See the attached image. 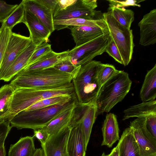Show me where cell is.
<instances>
[{
  "instance_id": "obj_1",
  "label": "cell",
  "mask_w": 156,
  "mask_h": 156,
  "mask_svg": "<svg viewBox=\"0 0 156 156\" xmlns=\"http://www.w3.org/2000/svg\"><path fill=\"white\" fill-rule=\"evenodd\" d=\"M74 94L73 83L53 89L20 88L15 89L10 110L4 118V122L10 123L18 113L24 110L36 103L47 98L60 95Z\"/></svg>"
},
{
  "instance_id": "obj_2",
  "label": "cell",
  "mask_w": 156,
  "mask_h": 156,
  "mask_svg": "<svg viewBox=\"0 0 156 156\" xmlns=\"http://www.w3.org/2000/svg\"><path fill=\"white\" fill-rule=\"evenodd\" d=\"M73 76L53 67L28 73H19L10 83L15 89L20 88L53 89L72 83Z\"/></svg>"
},
{
  "instance_id": "obj_3",
  "label": "cell",
  "mask_w": 156,
  "mask_h": 156,
  "mask_svg": "<svg viewBox=\"0 0 156 156\" xmlns=\"http://www.w3.org/2000/svg\"><path fill=\"white\" fill-rule=\"evenodd\" d=\"M132 82L128 73L118 71L101 87L96 100V116L109 112L124 98L129 91Z\"/></svg>"
},
{
  "instance_id": "obj_4",
  "label": "cell",
  "mask_w": 156,
  "mask_h": 156,
  "mask_svg": "<svg viewBox=\"0 0 156 156\" xmlns=\"http://www.w3.org/2000/svg\"><path fill=\"white\" fill-rule=\"evenodd\" d=\"M101 63L92 60L81 66L73 78L72 82L78 103L85 104L96 101L101 88L98 73Z\"/></svg>"
},
{
  "instance_id": "obj_5",
  "label": "cell",
  "mask_w": 156,
  "mask_h": 156,
  "mask_svg": "<svg viewBox=\"0 0 156 156\" xmlns=\"http://www.w3.org/2000/svg\"><path fill=\"white\" fill-rule=\"evenodd\" d=\"M69 102L33 110L22 111L11 120L10 125L18 129L27 128L34 130L42 128L60 114Z\"/></svg>"
},
{
  "instance_id": "obj_6",
  "label": "cell",
  "mask_w": 156,
  "mask_h": 156,
  "mask_svg": "<svg viewBox=\"0 0 156 156\" xmlns=\"http://www.w3.org/2000/svg\"><path fill=\"white\" fill-rule=\"evenodd\" d=\"M102 16L107 25L110 34L120 53L123 65L126 66L132 59L135 46L132 30L119 23L112 16L110 11L104 13Z\"/></svg>"
},
{
  "instance_id": "obj_7",
  "label": "cell",
  "mask_w": 156,
  "mask_h": 156,
  "mask_svg": "<svg viewBox=\"0 0 156 156\" xmlns=\"http://www.w3.org/2000/svg\"><path fill=\"white\" fill-rule=\"evenodd\" d=\"M112 37L110 33L102 35L70 50L69 56L75 66L79 67L105 51Z\"/></svg>"
},
{
  "instance_id": "obj_8",
  "label": "cell",
  "mask_w": 156,
  "mask_h": 156,
  "mask_svg": "<svg viewBox=\"0 0 156 156\" xmlns=\"http://www.w3.org/2000/svg\"><path fill=\"white\" fill-rule=\"evenodd\" d=\"M146 120L137 118L131 122L129 127L138 145L140 156H156V138L148 130Z\"/></svg>"
},
{
  "instance_id": "obj_9",
  "label": "cell",
  "mask_w": 156,
  "mask_h": 156,
  "mask_svg": "<svg viewBox=\"0 0 156 156\" xmlns=\"http://www.w3.org/2000/svg\"><path fill=\"white\" fill-rule=\"evenodd\" d=\"M98 6L96 0H77L74 4L66 9L54 12V20L74 18L93 20L98 12L95 10Z\"/></svg>"
},
{
  "instance_id": "obj_10",
  "label": "cell",
  "mask_w": 156,
  "mask_h": 156,
  "mask_svg": "<svg viewBox=\"0 0 156 156\" xmlns=\"http://www.w3.org/2000/svg\"><path fill=\"white\" fill-rule=\"evenodd\" d=\"M96 101L81 104L78 102L71 124H79L83 133L87 147L90 140L92 128L96 118L97 111Z\"/></svg>"
},
{
  "instance_id": "obj_11",
  "label": "cell",
  "mask_w": 156,
  "mask_h": 156,
  "mask_svg": "<svg viewBox=\"0 0 156 156\" xmlns=\"http://www.w3.org/2000/svg\"><path fill=\"white\" fill-rule=\"evenodd\" d=\"M31 41L30 37L12 33L0 68V80H2L12 64Z\"/></svg>"
},
{
  "instance_id": "obj_12",
  "label": "cell",
  "mask_w": 156,
  "mask_h": 156,
  "mask_svg": "<svg viewBox=\"0 0 156 156\" xmlns=\"http://www.w3.org/2000/svg\"><path fill=\"white\" fill-rule=\"evenodd\" d=\"M71 126L51 135L44 144L41 145L44 156H63L66 154L68 140Z\"/></svg>"
},
{
  "instance_id": "obj_13",
  "label": "cell",
  "mask_w": 156,
  "mask_h": 156,
  "mask_svg": "<svg viewBox=\"0 0 156 156\" xmlns=\"http://www.w3.org/2000/svg\"><path fill=\"white\" fill-rule=\"evenodd\" d=\"M71 35L78 47L102 35L109 33L106 22L95 27L89 26H69Z\"/></svg>"
},
{
  "instance_id": "obj_14",
  "label": "cell",
  "mask_w": 156,
  "mask_h": 156,
  "mask_svg": "<svg viewBox=\"0 0 156 156\" xmlns=\"http://www.w3.org/2000/svg\"><path fill=\"white\" fill-rule=\"evenodd\" d=\"M139 44L146 46L156 42V9H154L144 16L139 22Z\"/></svg>"
},
{
  "instance_id": "obj_15",
  "label": "cell",
  "mask_w": 156,
  "mask_h": 156,
  "mask_svg": "<svg viewBox=\"0 0 156 156\" xmlns=\"http://www.w3.org/2000/svg\"><path fill=\"white\" fill-rule=\"evenodd\" d=\"M23 23L28 28L29 37L33 43L37 45L43 41H47L51 33L33 14L25 10Z\"/></svg>"
},
{
  "instance_id": "obj_16",
  "label": "cell",
  "mask_w": 156,
  "mask_h": 156,
  "mask_svg": "<svg viewBox=\"0 0 156 156\" xmlns=\"http://www.w3.org/2000/svg\"><path fill=\"white\" fill-rule=\"evenodd\" d=\"M77 103L73 99L60 114L42 128L51 136L70 126Z\"/></svg>"
},
{
  "instance_id": "obj_17",
  "label": "cell",
  "mask_w": 156,
  "mask_h": 156,
  "mask_svg": "<svg viewBox=\"0 0 156 156\" xmlns=\"http://www.w3.org/2000/svg\"><path fill=\"white\" fill-rule=\"evenodd\" d=\"M25 10L35 16L51 33L55 30L52 11L39 0H23Z\"/></svg>"
},
{
  "instance_id": "obj_18",
  "label": "cell",
  "mask_w": 156,
  "mask_h": 156,
  "mask_svg": "<svg viewBox=\"0 0 156 156\" xmlns=\"http://www.w3.org/2000/svg\"><path fill=\"white\" fill-rule=\"evenodd\" d=\"M70 126L67 146V153L69 156H85L87 147L81 127L79 124Z\"/></svg>"
},
{
  "instance_id": "obj_19",
  "label": "cell",
  "mask_w": 156,
  "mask_h": 156,
  "mask_svg": "<svg viewBox=\"0 0 156 156\" xmlns=\"http://www.w3.org/2000/svg\"><path fill=\"white\" fill-rule=\"evenodd\" d=\"M70 50L57 53L52 50L42 56L32 64L27 66L19 73H28L53 67L67 57Z\"/></svg>"
},
{
  "instance_id": "obj_20",
  "label": "cell",
  "mask_w": 156,
  "mask_h": 156,
  "mask_svg": "<svg viewBox=\"0 0 156 156\" xmlns=\"http://www.w3.org/2000/svg\"><path fill=\"white\" fill-rule=\"evenodd\" d=\"M103 140L101 146L110 148L120 139L119 128L116 115L112 113L107 114L101 128Z\"/></svg>"
},
{
  "instance_id": "obj_21",
  "label": "cell",
  "mask_w": 156,
  "mask_h": 156,
  "mask_svg": "<svg viewBox=\"0 0 156 156\" xmlns=\"http://www.w3.org/2000/svg\"><path fill=\"white\" fill-rule=\"evenodd\" d=\"M37 45L32 41L17 57L10 66L2 80L8 82L27 65L29 60Z\"/></svg>"
},
{
  "instance_id": "obj_22",
  "label": "cell",
  "mask_w": 156,
  "mask_h": 156,
  "mask_svg": "<svg viewBox=\"0 0 156 156\" xmlns=\"http://www.w3.org/2000/svg\"><path fill=\"white\" fill-rule=\"evenodd\" d=\"M118 144L119 156H140L139 147L129 127L123 131Z\"/></svg>"
},
{
  "instance_id": "obj_23",
  "label": "cell",
  "mask_w": 156,
  "mask_h": 156,
  "mask_svg": "<svg viewBox=\"0 0 156 156\" xmlns=\"http://www.w3.org/2000/svg\"><path fill=\"white\" fill-rule=\"evenodd\" d=\"M122 120L131 118H147L156 115V100L131 106L124 110Z\"/></svg>"
},
{
  "instance_id": "obj_24",
  "label": "cell",
  "mask_w": 156,
  "mask_h": 156,
  "mask_svg": "<svg viewBox=\"0 0 156 156\" xmlns=\"http://www.w3.org/2000/svg\"><path fill=\"white\" fill-rule=\"evenodd\" d=\"M143 102L155 100L156 98V64L146 74L140 91Z\"/></svg>"
},
{
  "instance_id": "obj_25",
  "label": "cell",
  "mask_w": 156,
  "mask_h": 156,
  "mask_svg": "<svg viewBox=\"0 0 156 156\" xmlns=\"http://www.w3.org/2000/svg\"><path fill=\"white\" fill-rule=\"evenodd\" d=\"M33 137L21 138L16 143L11 144L8 156H34L35 152Z\"/></svg>"
},
{
  "instance_id": "obj_26",
  "label": "cell",
  "mask_w": 156,
  "mask_h": 156,
  "mask_svg": "<svg viewBox=\"0 0 156 156\" xmlns=\"http://www.w3.org/2000/svg\"><path fill=\"white\" fill-rule=\"evenodd\" d=\"M105 23L103 17L93 20H89L80 18H74L62 20H54L55 30H59L69 26H89L95 27Z\"/></svg>"
},
{
  "instance_id": "obj_27",
  "label": "cell",
  "mask_w": 156,
  "mask_h": 156,
  "mask_svg": "<svg viewBox=\"0 0 156 156\" xmlns=\"http://www.w3.org/2000/svg\"><path fill=\"white\" fill-rule=\"evenodd\" d=\"M15 89L10 83L0 88V123L4 122V118L9 112Z\"/></svg>"
},
{
  "instance_id": "obj_28",
  "label": "cell",
  "mask_w": 156,
  "mask_h": 156,
  "mask_svg": "<svg viewBox=\"0 0 156 156\" xmlns=\"http://www.w3.org/2000/svg\"><path fill=\"white\" fill-rule=\"evenodd\" d=\"M115 20L128 29L130 28L134 19V13L132 10L124 8L112 7L108 9Z\"/></svg>"
},
{
  "instance_id": "obj_29",
  "label": "cell",
  "mask_w": 156,
  "mask_h": 156,
  "mask_svg": "<svg viewBox=\"0 0 156 156\" xmlns=\"http://www.w3.org/2000/svg\"><path fill=\"white\" fill-rule=\"evenodd\" d=\"M74 98V95L54 96L41 100L24 110L31 111L54 105L64 104L69 102Z\"/></svg>"
},
{
  "instance_id": "obj_30",
  "label": "cell",
  "mask_w": 156,
  "mask_h": 156,
  "mask_svg": "<svg viewBox=\"0 0 156 156\" xmlns=\"http://www.w3.org/2000/svg\"><path fill=\"white\" fill-rule=\"evenodd\" d=\"M25 12L24 7L22 1L6 20L2 24L12 30L15 25L23 23Z\"/></svg>"
},
{
  "instance_id": "obj_31",
  "label": "cell",
  "mask_w": 156,
  "mask_h": 156,
  "mask_svg": "<svg viewBox=\"0 0 156 156\" xmlns=\"http://www.w3.org/2000/svg\"><path fill=\"white\" fill-rule=\"evenodd\" d=\"M118 71L113 65L101 63L98 73V80L100 87L112 78Z\"/></svg>"
},
{
  "instance_id": "obj_32",
  "label": "cell",
  "mask_w": 156,
  "mask_h": 156,
  "mask_svg": "<svg viewBox=\"0 0 156 156\" xmlns=\"http://www.w3.org/2000/svg\"><path fill=\"white\" fill-rule=\"evenodd\" d=\"M12 30L2 24L0 28V68L8 45Z\"/></svg>"
},
{
  "instance_id": "obj_33",
  "label": "cell",
  "mask_w": 156,
  "mask_h": 156,
  "mask_svg": "<svg viewBox=\"0 0 156 156\" xmlns=\"http://www.w3.org/2000/svg\"><path fill=\"white\" fill-rule=\"evenodd\" d=\"M81 66L77 67L71 62L69 56L55 65L53 67L62 72L72 75L74 77L78 73Z\"/></svg>"
},
{
  "instance_id": "obj_34",
  "label": "cell",
  "mask_w": 156,
  "mask_h": 156,
  "mask_svg": "<svg viewBox=\"0 0 156 156\" xmlns=\"http://www.w3.org/2000/svg\"><path fill=\"white\" fill-rule=\"evenodd\" d=\"M52 50L51 45L49 44L47 41H43L37 45L29 60L27 66L32 64L41 57Z\"/></svg>"
},
{
  "instance_id": "obj_35",
  "label": "cell",
  "mask_w": 156,
  "mask_h": 156,
  "mask_svg": "<svg viewBox=\"0 0 156 156\" xmlns=\"http://www.w3.org/2000/svg\"><path fill=\"white\" fill-rule=\"evenodd\" d=\"M18 6V4H9L0 0V23L4 22Z\"/></svg>"
},
{
  "instance_id": "obj_36",
  "label": "cell",
  "mask_w": 156,
  "mask_h": 156,
  "mask_svg": "<svg viewBox=\"0 0 156 156\" xmlns=\"http://www.w3.org/2000/svg\"><path fill=\"white\" fill-rule=\"evenodd\" d=\"M144 0H108L109 2V7L108 9L112 7L124 8L128 6H136L140 7V5L139 3Z\"/></svg>"
},
{
  "instance_id": "obj_37",
  "label": "cell",
  "mask_w": 156,
  "mask_h": 156,
  "mask_svg": "<svg viewBox=\"0 0 156 156\" xmlns=\"http://www.w3.org/2000/svg\"><path fill=\"white\" fill-rule=\"evenodd\" d=\"M116 62L123 65L122 58L119 50L112 38L105 51Z\"/></svg>"
},
{
  "instance_id": "obj_38",
  "label": "cell",
  "mask_w": 156,
  "mask_h": 156,
  "mask_svg": "<svg viewBox=\"0 0 156 156\" xmlns=\"http://www.w3.org/2000/svg\"><path fill=\"white\" fill-rule=\"evenodd\" d=\"M12 128L9 122L0 123V147L4 145L5 140Z\"/></svg>"
},
{
  "instance_id": "obj_39",
  "label": "cell",
  "mask_w": 156,
  "mask_h": 156,
  "mask_svg": "<svg viewBox=\"0 0 156 156\" xmlns=\"http://www.w3.org/2000/svg\"><path fill=\"white\" fill-rule=\"evenodd\" d=\"M34 136L40 141L41 145H43L46 142L49 136V135L42 128L34 130Z\"/></svg>"
},
{
  "instance_id": "obj_40",
  "label": "cell",
  "mask_w": 156,
  "mask_h": 156,
  "mask_svg": "<svg viewBox=\"0 0 156 156\" xmlns=\"http://www.w3.org/2000/svg\"><path fill=\"white\" fill-rule=\"evenodd\" d=\"M147 128L152 135L156 138V115L146 118Z\"/></svg>"
},
{
  "instance_id": "obj_41",
  "label": "cell",
  "mask_w": 156,
  "mask_h": 156,
  "mask_svg": "<svg viewBox=\"0 0 156 156\" xmlns=\"http://www.w3.org/2000/svg\"><path fill=\"white\" fill-rule=\"evenodd\" d=\"M77 1V0H58L57 7L54 12L64 10L74 4Z\"/></svg>"
},
{
  "instance_id": "obj_42",
  "label": "cell",
  "mask_w": 156,
  "mask_h": 156,
  "mask_svg": "<svg viewBox=\"0 0 156 156\" xmlns=\"http://www.w3.org/2000/svg\"><path fill=\"white\" fill-rule=\"evenodd\" d=\"M45 6L51 10L53 13L58 3V0H39Z\"/></svg>"
},
{
  "instance_id": "obj_43",
  "label": "cell",
  "mask_w": 156,
  "mask_h": 156,
  "mask_svg": "<svg viewBox=\"0 0 156 156\" xmlns=\"http://www.w3.org/2000/svg\"><path fill=\"white\" fill-rule=\"evenodd\" d=\"M107 156H119V145L118 144L112 150L110 153Z\"/></svg>"
},
{
  "instance_id": "obj_44",
  "label": "cell",
  "mask_w": 156,
  "mask_h": 156,
  "mask_svg": "<svg viewBox=\"0 0 156 156\" xmlns=\"http://www.w3.org/2000/svg\"><path fill=\"white\" fill-rule=\"evenodd\" d=\"M34 156H44L42 149L39 148L36 149L35 152Z\"/></svg>"
},
{
  "instance_id": "obj_45",
  "label": "cell",
  "mask_w": 156,
  "mask_h": 156,
  "mask_svg": "<svg viewBox=\"0 0 156 156\" xmlns=\"http://www.w3.org/2000/svg\"><path fill=\"white\" fill-rule=\"evenodd\" d=\"M6 152L5 146L0 147V156H6Z\"/></svg>"
},
{
  "instance_id": "obj_46",
  "label": "cell",
  "mask_w": 156,
  "mask_h": 156,
  "mask_svg": "<svg viewBox=\"0 0 156 156\" xmlns=\"http://www.w3.org/2000/svg\"><path fill=\"white\" fill-rule=\"evenodd\" d=\"M101 156H107V155L105 153L103 152Z\"/></svg>"
},
{
  "instance_id": "obj_47",
  "label": "cell",
  "mask_w": 156,
  "mask_h": 156,
  "mask_svg": "<svg viewBox=\"0 0 156 156\" xmlns=\"http://www.w3.org/2000/svg\"><path fill=\"white\" fill-rule=\"evenodd\" d=\"M63 156H69L67 153L66 154L64 155Z\"/></svg>"
}]
</instances>
